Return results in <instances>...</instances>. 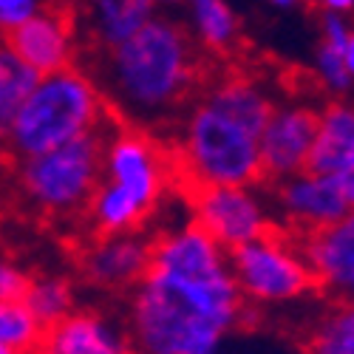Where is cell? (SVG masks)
Returning a JSON list of instances; mask_svg holds the SVG:
<instances>
[{
	"label": "cell",
	"instance_id": "cell-9",
	"mask_svg": "<svg viewBox=\"0 0 354 354\" xmlns=\"http://www.w3.org/2000/svg\"><path fill=\"white\" fill-rule=\"evenodd\" d=\"M317 131V111L301 102L275 105L258 136V153L263 179L283 182L309 167Z\"/></svg>",
	"mask_w": 354,
	"mask_h": 354
},
{
	"label": "cell",
	"instance_id": "cell-2",
	"mask_svg": "<svg viewBox=\"0 0 354 354\" xmlns=\"http://www.w3.org/2000/svg\"><path fill=\"white\" fill-rule=\"evenodd\" d=\"M198 77V46L179 20L165 15H153L94 63V82L105 105L111 102L131 128L162 125L185 113Z\"/></svg>",
	"mask_w": 354,
	"mask_h": 354
},
{
	"label": "cell",
	"instance_id": "cell-30",
	"mask_svg": "<svg viewBox=\"0 0 354 354\" xmlns=\"http://www.w3.org/2000/svg\"><path fill=\"white\" fill-rule=\"evenodd\" d=\"M156 9H176V6H185V0H153Z\"/></svg>",
	"mask_w": 354,
	"mask_h": 354
},
{
	"label": "cell",
	"instance_id": "cell-1",
	"mask_svg": "<svg viewBox=\"0 0 354 354\" xmlns=\"http://www.w3.org/2000/svg\"><path fill=\"white\" fill-rule=\"evenodd\" d=\"M250 317L230 267L201 275L151 267L131 289L125 332L133 354H227Z\"/></svg>",
	"mask_w": 354,
	"mask_h": 354
},
{
	"label": "cell",
	"instance_id": "cell-15",
	"mask_svg": "<svg viewBox=\"0 0 354 354\" xmlns=\"http://www.w3.org/2000/svg\"><path fill=\"white\" fill-rule=\"evenodd\" d=\"M77 17L94 46L113 48L156 15L153 0H74Z\"/></svg>",
	"mask_w": 354,
	"mask_h": 354
},
{
	"label": "cell",
	"instance_id": "cell-22",
	"mask_svg": "<svg viewBox=\"0 0 354 354\" xmlns=\"http://www.w3.org/2000/svg\"><path fill=\"white\" fill-rule=\"evenodd\" d=\"M306 354H354V301H335L306 337Z\"/></svg>",
	"mask_w": 354,
	"mask_h": 354
},
{
	"label": "cell",
	"instance_id": "cell-23",
	"mask_svg": "<svg viewBox=\"0 0 354 354\" xmlns=\"http://www.w3.org/2000/svg\"><path fill=\"white\" fill-rule=\"evenodd\" d=\"M40 340L43 329L20 301L0 304V348H9L15 354H32L40 348Z\"/></svg>",
	"mask_w": 354,
	"mask_h": 354
},
{
	"label": "cell",
	"instance_id": "cell-27",
	"mask_svg": "<svg viewBox=\"0 0 354 354\" xmlns=\"http://www.w3.org/2000/svg\"><path fill=\"white\" fill-rule=\"evenodd\" d=\"M317 6L326 15H343V17L354 15V0H317Z\"/></svg>",
	"mask_w": 354,
	"mask_h": 354
},
{
	"label": "cell",
	"instance_id": "cell-32",
	"mask_svg": "<svg viewBox=\"0 0 354 354\" xmlns=\"http://www.w3.org/2000/svg\"><path fill=\"white\" fill-rule=\"evenodd\" d=\"M32 354H48V351H43V348H37V351H32Z\"/></svg>",
	"mask_w": 354,
	"mask_h": 354
},
{
	"label": "cell",
	"instance_id": "cell-26",
	"mask_svg": "<svg viewBox=\"0 0 354 354\" xmlns=\"http://www.w3.org/2000/svg\"><path fill=\"white\" fill-rule=\"evenodd\" d=\"M332 179L337 182V187L343 190V196H346V201L351 204V210H354V151L335 167V173H332Z\"/></svg>",
	"mask_w": 354,
	"mask_h": 354
},
{
	"label": "cell",
	"instance_id": "cell-24",
	"mask_svg": "<svg viewBox=\"0 0 354 354\" xmlns=\"http://www.w3.org/2000/svg\"><path fill=\"white\" fill-rule=\"evenodd\" d=\"M46 9V0H0V40Z\"/></svg>",
	"mask_w": 354,
	"mask_h": 354
},
{
	"label": "cell",
	"instance_id": "cell-12",
	"mask_svg": "<svg viewBox=\"0 0 354 354\" xmlns=\"http://www.w3.org/2000/svg\"><path fill=\"white\" fill-rule=\"evenodd\" d=\"M3 43L37 77H46L74 66L77 23L60 9H43L20 28H15L9 37H3Z\"/></svg>",
	"mask_w": 354,
	"mask_h": 354
},
{
	"label": "cell",
	"instance_id": "cell-18",
	"mask_svg": "<svg viewBox=\"0 0 354 354\" xmlns=\"http://www.w3.org/2000/svg\"><path fill=\"white\" fill-rule=\"evenodd\" d=\"M348 32H351V17L323 12V17H320V40H317V48H315L312 68H315L317 82L335 97H343L354 88L351 77H348V68H346Z\"/></svg>",
	"mask_w": 354,
	"mask_h": 354
},
{
	"label": "cell",
	"instance_id": "cell-13",
	"mask_svg": "<svg viewBox=\"0 0 354 354\" xmlns=\"http://www.w3.org/2000/svg\"><path fill=\"white\" fill-rule=\"evenodd\" d=\"M315 286L335 301H354V210L298 241Z\"/></svg>",
	"mask_w": 354,
	"mask_h": 354
},
{
	"label": "cell",
	"instance_id": "cell-31",
	"mask_svg": "<svg viewBox=\"0 0 354 354\" xmlns=\"http://www.w3.org/2000/svg\"><path fill=\"white\" fill-rule=\"evenodd\" d=\"M0 354H15V351H9V348H0Z\"/></svg>",
	"mask_w": 354,
	"mask_h": 354
},
{
	"label": "cell",
	"instance_id": "cell-16",
	"mask_svg": "<svg viewBox=\"0 0 354 354\" xmlns=\"http://www.w3.org/2000/svg\"><path fill=\"white\" fill-rule=\"evenodd\" d=\"M204 102H210L216 111L230 116L232 122H239L250 133L261 136L263 125H267L270 113L275 108L270 91L252 77H221L213 85H207V91L201 94Z\"/></svg>",
	"mask_w": 354,
	"mask_h": 354
},
{
	"label": "cell",
	"instance_id": "cell-10",
	"mask_svg": "<svg viewBox=\"0 0 354 354\" xmlns=\"http://www.w3.org/2000/svg\"><path fill=\"white\" fill-rule=\"evenodd\" d=\"M275 201L286 224L304 235L329 227L351 213V204L346 201L337 182L315 170H301L283 182H275Z\"/></svg>",
	"mask_w": 354,
	"mask_h": 354
},
{
	"label": "cell",
	"instance_id": "cell-14",
	"mask_svg": "<svg viewBox=\"0 0 354 354\" xmlns=\"http://www.w3.org/2000/svg\"><path fill=\"white\" fill-rule=\"evenodd\" d=\"M40 348L48 354H133L125 326L94 309H74L46 329Z\"/></svg>",
	"mask_w": 354,
	"mask_h": 354
},
{
	"label": "cell",
	"instance_id": "cell-25",
	"mask_svg": "<svg viewBox=\"0 0 354 354\" xmlns=\"http://www.w3.org/2000/svg\"><path fill=\"white\" fill-rule=\"evenodd\" d=\"M28 272H23L17 263L0 258V304H15L23 301V292L28 286Z\"/></svg>",
	"mask_w": 354,
	"mask_h": 354
},
{
	"label": "cell",
	"instance_id": "cell-11",
	"mask_svg": "<svg viewBox=\"0 0 354 354\" xmlns=\"http://www.w3.org/2000/svg\"><path fill=\"white\" fill-rule=\"evenodd\" d=\"M151 270V241L136 230L97 235L80 255V275L97 289H133Z\"/></svg>",
	"mask_w": 354,
	"mask_h": 354
},
{
	"label": "cell",
	"instance_id": "cell-17",
	"mask_svg": "<svg viewBox=\"0 0 354 354\" xmlns=\"http://www.w3.org/2000/svg\"><path fill=\"white\" fill-rule=\"evenodd\" d=\"M351 151H354V102L335 100L317 111V131L306 170L332 176L335 167Z\"/></svg>",
	"mask_w": 354,
	"mask_h": 354
},
{
	"label": "cell",
	"instance_id": "cell-21",
	"mask_svg": "<svg viewBox=\"0 0 354 354\" xmlns=\"http://www.w3.org/2000/svg\"><path fill=\"white\" fill-rule=\"evenodd\" d=\"M37 74L0 40V139H6L23 102L37 85Z\"/></svg>",
	"mask_w": 354,
	"mask_h": 354
},
{
	"label": "cell",
	"instance_id": "cell-6",
	"mask_svg": "<svg viewBox=\"0 0 354 354\" xmlns=\"http://www.w3.org/2000/svg\"><path fill=\"white\" fill-rule=\"evenodd\" d=\"M230 272L247 306H283L315 289L301 244L275 230L232 250Z\"/></svg>",
	"mask_w": 354,
	"mask_h": 354
},
{
	"label": "cell",
	"instance_id": "cell-28",
	"mask_svg": "<svg viewBox=\"0 0 354 354\" xmlns=\"http://www.w3.org/2000/svg\"><path fill=\"white\" fill-rule=\"evenodd\" d=\"M346 68L354 85V20H351V32H348V43H346Z\"/></svg>",
	"mask_w": 354,
	"mask_h": 354
},
{
	"label": "cell",
	"instance_id": "cell-5",
	"mask_svg": "<svg viewBox=\"0 0 354 354\" xmlns=\"http://www.w3.org/2000/svg\"><path fill=\"white\" fill-rule=\"evenodd\" d=\"M105 133L108 125L40 156L23 159L20 187L26 198L51 216L82 213L102 182Z\"/></svg>",
	"mask_w": 354,
	"mask_h": 354
},
{
	"label": "cell",
	"instance_id": "cell-7",
	"mask_svg": "<svg viewBox=\"0 0 354 354\" xmlns=\"http://www.w3.org/2000/svg\"><path fill=\"white\" fill-rule=\"evenodd\" d=\"M170 159L142 128H108L102 151V182L125 193L151 216L167 190Z\"/></svg>",
	"mask_w": 354,
	"mask_h": 354
},
{
	"label": "cell",
	"instance_id": "cell-4",
	"mask_svg": "<svg viewBox=\"0 0 354 354\" xmlns=\"http://www.w3.org/2000/svg\"><path fill=\"white\" fill-rule=\"evenodd\" d=\"M176 165L196 187H250L263 179L258 136L201 97L176 128Z\"/></svg>",
	"mask_w": 354,
	"mask_h": 354
},
{
	"label": "cell",
	"instance_id": "cell-8",
	"mask_svg": "<svg viewBox=\"0 0 354 354\" xmlns=\"http://www.w3.org/2000/svg\"><path fill=\"white\" fill-rule=\"evenodd\" d=\"M193 224H198L227 252L272 230V213L263 196L250 187H196L190 193Z\"/></svg>",
	"mask_w": 354,
	"mask_h": 354
},
{
	"label": "cell",
	"instance_id": "cell-3",
	"mask_svg": "<svg viewBox=\"0 0 354 354\" xmlns=\"http://www.w3.org/2000/svg\"><path fill=\"white\" fill-rule=\"evenodd\" d=\"M105 128V100L94 77L71 66L37 80L6 136L20 159H32L60 145Z\"/></svg>",
	"mask_w": 354,
	"mask_h": 354
},
{
	"label": "cell",
	"instance_id": "cell-20",
	"mask_svg": "<svg viewBox=\"0 0 354 354\" xmlns=\"http://www.w3.org/2000/svg\"><path fill=\"white\" fill-rule=\"evenodd\" d=\"M20 304L28 309V315L37 320V326L43 332L51 329V326H57V323L66 320L77 309L74 286L63 275H37V278H28V286L23 292V301Z\"/></svg>",
	"mask_w": 354,
	"mask_h": 354
},
{
	"label": "cell",
	"instance_id": "cell-19",
	"mask_svg": "<svg viewBox=\"0 0 354 354\" xmlns=\"http://www.w3.org/2000/svg\"><path fill=\"white\" fill-rule=\"evenodd\" d=\"M187 35L204 51L224 54L239 43L241 23L227 0H185Z\"/></svg>",
	"mask_w": 354,
	"mask_h": 354
},
{
	"label": "cell",
	"instance_id": "cell-29",
	"mask_svg": "<svg viewBox=\"0 0 354 354\" xmlns=\"http://www.w3.org/2000/svg\"><path fill=\"white\" fill-rule=\"evenodd\" d=\"M270 6H275V9H298V6H304L306 0H267Z\"/></svg>",
	"mask_w": 354,
	"mask_h": 354
}]
</instances>
